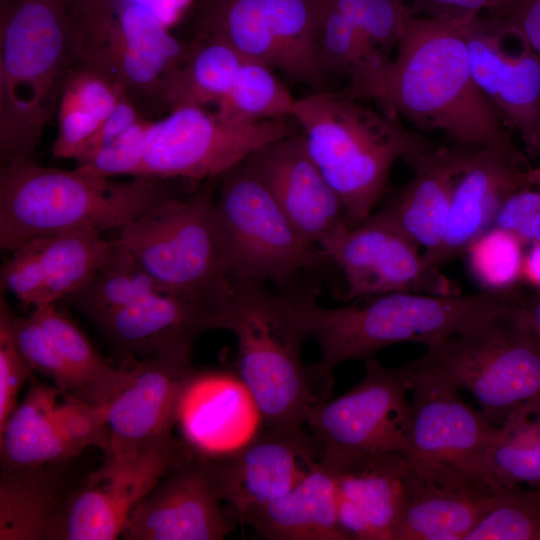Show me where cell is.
Segmentation results:
<instances>
[{
  "mask_svg": "<svg viewBox=\"0 0 540 540\" xmlns=\"http://www.w3.org/2000/svg\"><path fill=\"white\" fill-rule=\"evenodd\" d=\"M396 54L345 94L376 102L422 130L459 146L514 147L513 133L473 78L465 37L454 20L410 15Z\"/></svg>",
  "mask_w": 540,
  "mask_h": 540,
  "instance_id": "obj_1",
  "label": "cell"
},
{
  "mask_svg": "<svg viewBox=\"0 0 540 540\" xmlns=\"http://www.w3.org/2000/svg\"><path fill=\"white\" fill-rule=\"evenodd\" d=\"M522 296L511 287L468 295L394 292L327 308L310 291L280 294L292 318L320 346L321 358L310 368L322 398L330 394L338 364L370 359L401 342L431 346L481 325L516 305Z\"/></svg>",
  "mask_w": 540,
  "mask_h": 540,
  "instance_id": "obj_2",
  "label": "cell"
},
{
  "mask_svg": "<svg viewBox=\"0 0 540 540\" xmlns=\"http://www.w3.org/2000/svg\"><path fill=\"white\" fill-rule=\"evenodd\" d=\"M185 180L134 177L115 182L45 167L35 159L0 167V248L42 236L119 230L164 201L189 193Z\"/></svg>",
  "mask_w": 540,
  "mask_h": 540,
  "instance_id": "obj_3",
  "label": "cell"
},
{
  "mask_svg": "<svg viewBox=\"0 0 540 540\" xmlns=\"http://www.w3.org/2000/svg\"><path fill=\"white\" fill-rule=\"evenodd\" d=\"M76 62L63 0L0 3V166L34 159Z\"/></svg>",
  "mask_w": 540,
  "mask_h": 540,
  "instance_id": "obj_4",
  "label": "cell"
},
{
  "mask_svg": "<svg viewBox=\"0 0 540 540\" xmlns=\"http://www.w3.org/2000/svg\"><path fill=\"white\" fill-rule=\"evenodd\" d=\"M293 119L340 199L349 229L371 216L392 166L399 158L408 160L421 138L398 116L365 107L344 92L314 91L297 99Z\"/></svg>",
  "mask_w": 540,
  "mask_h": 540,
  "instance_id": "obj_5",
  "label": "cell"
},
{
  "mask_svg": "<svg viewBox=\"0 0 540 540\" xmlns=\"http://www.w3.org/2000/svg\"><path fill=\"white\" fill-rule=\"evenodd\" d=\"M233 293L218 316V329L237 341V375L252 396L262 429L289 434L306 425L321 398L301 347L308 337L264 284L233 281Z\"/></svg>",
  "mask_w": 540,
  "mask_h": 540,
  "instance_id": "obj_6",
  "label": "cell"
},
{
  "mask_svg": "<svg viewBox=\"0 0 540 540\" xmlns=\"http://www.w3.org/2000/svg\"><path fill=\"white\" fill-rule=\"evenodd\" d=\"M521 300L469 331L428 346L405 366L413 375L467 390L486 420L501 427L519 411L540 404V342Z\"/></svg>",
  "mask_w": 540,
  "mask_h": 540,
  "instance_id": "obj_7",
  "label": "cell"
},
{
  "mask_svg": "<svg viewBox=\"0 0 540 540\" xmlns=\"http://www.w3.org/2000/svg\"><path fill=\"white\" fill-rule=\"evenodd\" d=\"M215 179L164 201L119 229L116 239L161 292L205 307L218 322L234 285L214 224Z\"/></svg>",
  "mask_w": 540,
  "mask_h": 540,
  "instance_id": "obj_8",
  "label": "cell"
},
{
  "mask_svg": "<svg viewBox=\"0 0 540 540\" xmlns=\"http://www.w3.org/2000/svg\"><path fill=\"white\" fill-rule=\"evenodd\" d=\"M218 178L214 224L232 281L284 283L331 263L298 232L246 159Z\"/></svg>",
  "mask_w": 540,
  "mask_h": 540,
  "instance_id": "obj_9",
  "label": "cell"
},
{
  "mask_svg": "<svg viewBox=\"0 0 540 540\" xmlns=\"http://www.w3.org/2000/svg\"><path fill=\"white\" fill-rule=\"evenodd\" d=\"M293 118L242 125L196 105L148 121L145 177L191 182L218 178L265 145L298 132Z\"/></svg>",
  "mask_w": 540,
  "mask_h": 540,
  "instance_id": "obj_10",
  "label": "cell"
},
{
  "mask_svg": "<svg viewBox=\"0 0 540 540\" xmlns=\"http://www.w3.org/2000/svg\"><path fill=\"white\" fill-rule=\"evenodd\" d=\"M405 365L387 368L366 360L361 381L331 401L320 399L311 408L306 427L318 440L322 461L393 454L410 458L412 410Z\"/></svg>",
  "mask_w": 540,
  "mask_h": 540,
  "instance_id": "obj_11",
  "label": "cell"
},
{
  "mask_svg": "<svg viewBox=\"0 0 540 540\" xmlns=\"http://www.w3.org/2000/svg\"><path fill=\"white\" fill-rule=\"evenodd\" d=\"M408 372L413 392L408 462L413 473L440 486L489 488L483 478L484 466L501 428L468 406L455 387Z\"/></svg>",
  "mask_w": 540,
  "mask_h": 540,
  "instance_id": "obj_12",
  "label": "cell"
},
{
  "mask_svg": "<svg viewBox=\"0 0 540 540\" xmlns=\"http://www.w3.org/2000/svg\"><path fill=\"white\" fill-rule=\"evenodd\" d=\"M107 441L106 405L33 381L0 428L1 470L66 463Z\"/></svg>",
  "mask_w": 540,
  "mask_h": 540,
  "instance_id": "obj_13",
  "label": "cell"
},
{
  "mask_svg": "<svg viewBox=\"0 0 540 540\" xmlns=\"http://www.w3.org/2000/svg\"><path fill=\"white\" fill-rule=\"evenodd\" d=\"M319 248L344 274L346 300L394 292L457 294L440 268L419 254L416 243L372 215L362 225L346 228Z\"/></svg>",
  "mask_w": 540,
  "mask_h": 540,
  "instance_id": "obj_14",
  "label": "cell"
},
{
  "mask_svg": "<svg viewBox=\"0 0 540 540\" xmlns=\"http://www.w3.org/2000/svg\"><path fill=\"white\" fill-rule=\"evenodd\" d=\"M213 458L195 449L174 466L130 515L127 540H220L237 521L223 506Z\"/></svg>",
  "mask_w": 540,
  "mask_h": 540,
  "instance_id": "obj_15",
  "label": "cell"
},
{
  "mask_svg": "<svg viewBox=\"0 0 540 540\" xmlns=\"http://www.w3.org/2000/svg\"><path fill=\"white\" fill-rule=\"evenodd\" d=\"M539 184L540 167H531L517 146L469 148L453 183L443 242L425 260L440 268L468 251L492 230L512 194Z\"/></svg>",
  "mask_w": 540,
  "mask_h": 540,
  "instance_id": "obj_16",
  "label": "cell"
},
{
  "mask_svg": "<svg viewBox=\"0 0 540 540\" xmlns=\"http://www.w3.org/2000/svg\"><path fill=\"white\" fill-rule=\"evenodd\" d=\"M124 361L131 376L106 404L108 441L104 461L96 469L100 472L133 462L173 434L184 391L196 369L150 358Z\"/></svg>",
  "mask_w": 540,
  "mask_h": 540,
  "instance_id": "obj_17",
  "label": "cell"
},
{
  "mask_svg": "<svg viewBox=\"0 0 540 540\" xmlns=\"http://www.w3.org/2000/svg\"><path fill=\"white\" fill-rule=\"evenodd\" d=\"M454 21L465 37L476 85L527 153L540 156V56L522 43L519 50L508 51L505 36L489 16Z\"/></svg>",
  "mask_w": 540,
  "mask_h": 540,
  "instance_id": "obj_18",
  "label": "cell"
},
{
  "mask_svg": "<svg viewBox=\"0 0 540 540\" xmlns=\"http://www.w3.org/2000/svg\"><path fill=\"white\" fill-rule=\"evenodd\" d=\"M194 449L173 434L133 462L95 470L76 484L68 501L62 540H113L158 482Z\"/></svg>",
  "mask_w": 540,
  "mask_h": 540,
  "instance_id": "obj_19",
  "label": "cell"
},
{
  "mask_svg": "<svg viewBox=\"0 0 540 540\" xmlns=\"http://www.w3.org/2000/svg\"><path fill=\"white\" fill-rule=\"evenodd\" d=\"M321 454L318 440L304 428L289 434L262 429L239 450L212 458L221 496L238 521L300 483Z\"/></svg>",
  "mask_w": 540,
  "mask_h": 540,
  "instance_id": "obj_20",
  "label": "cell"
},
{
  "mask_svg": "<svg viewBox=\"0 0 540 540\" xmlns=\"http://www.w3.org/2000/svg\"><path fill=\"white\" fill-rule=\"evenodd\" d=\"M111 350L127 359L190 366L197 338L217 329L216 315L186 298L154 293L94 324Z\"/></svg>",
  "mask_w": 540,
  "mask_h": 540,
  "instance_id": "obj_21",
  "label": "cell"
},
{
  "mask_svg": "<svg viewBox=\"0 0 540 540\" xmlns=\"http://www.w3.org/2000/svg\"><path fill=\"white\" fill-rule=\"evenodd\" d=\"M298 232L320 246L347 227L340 199L311 159L301 132L246 158Z\"/></svg>",
  "mask_w": 540,
  "mask_h": 540,
  "instance_id": "obj_22",
  "label": "cell"
},
{
  "mask_svg": "<svg viewBox=\"0 0 540 540\" xmlns=\"http://www.w3.org/2000/svg\"><path fill=\"white\" fill-rule=\"evenodd\" d=\"M320 462L334 477L338 521L346 540H394L412 474L409 462L393 454Z\"/></svg>",
  "mask_w": 540,
  "mask_h": 540,
  "instance_id": "obj_23",
  "label": "cell"
},
{
  "mask_svg": "<svg viewBox=\"0 0 540 540\" xmlns=\"http://www.w3.org/2000/svg\"><path fill=\"white\" fill-rule=\"evenodd\" d=\"M468 149L434 147L421 138L408 159L412 179L384 208L371 214L424 247L425 259L443 242L453 183Z\"/></svg>",
  "mask_w": 540,
  "mask_h": 540,
  "instance_id": "obj_24",
  "label": "cell"
},
{
  "mask_svg": "<svg viewBox=\"0 0 540 540\" xmlns=\"http://www.w3.org/2000/svg\"><path fill=\"white\" fill-rule=\"evenodd\" d=\"M66 463L1 470L0 540H62L76 483Z\"/></svg>",
  "mask_w": 540,
  "mask_h": 540,
  "instance_id": "obj_25",
  "label": "cell"
},
{
  "mask_svg": "<svg viewBox=\"0 0 540 540\" xmlns=\"http://www.w3.org/2000/svg\"><path fill=\"white\" fill-rule=\"evenodd\" d=\"M269 540H346L338 521L336 485L319 461L284 495L245 512L239 520Z\"/></svg>",
  "mask_w": 540,
  "mask_h": 540,
  "instance_id": "obj_26",
  "label": "cell"
},
{
  "mask_svg": "<svg viewBox=\"0 0 540 540\" xmlns=\"http://www.w3.org/2000/svg\"><path fill=\"white\" fill-rule=\"evenodd\" d=\"M493 492L476 484L436 485L412 471L394 540H465L488 511Z\"/></svg>",
  "mask_w": 540,
  "mask_h": 540,
  "instance_id": "obj_27",
  "label": "cell"
},
{
  "mask_svg": "<svg viewBox=\"0 0 540 540\" xmlns=\"http://www.w3.org/2000/svg\"><path fill=\"white\" fill-rule=\"evenodd\" d=\"M124 95H127L124 89L114 80L77 61L60 97L52 156L79 160Z\"/></svg>",
  "mask_w": 540,
  "mask_h": 540,
  "instance_id": "obj_28",
  "label": "cell"
},
{
  "mask_svg": "<svg viewBox=\"0 0 540 540\" xmlns=\"http://www.w3.org/2000/svg\"><path fill=\"white\" fill-rule=\"evenodd\" d=\"M184 62L167 78L161 110L181 105L215 106L229 92L244 59L222 39L196 34Z\"/></svg>",
  "mask_w": 540,
  "mask_h": 540,
  "instance_id": "obj_29",
  "label": "cell"
},
{
  "mask_svg": "<svg viewBox=\"0 0 540 540\" xmlns=\"http://www.w3.org/2000/svg\"><path fill=\"white\" fill-rule=\"evenodd\" d=\"M30 315L50 335L74 375L79 398L106 405L128 384L131 376L129 366H112L81 328L56 304L33 308Z\"/></svg>",
  "mask_w": 540,
  "mask_h": 540,
  "instance_id": "obj_30",
  "label": "cell"
},
{
  "mask_svg": "<svg viewBox=\"0 0 540 540\" xmlns=\"http://www.w3.org/2000/svg\"><path fill=\"white\" fill-rule=\"evenodd\" d=\"M192 29L194 35L222 39L243 58L282 69L280 47L262 0H199Z\"/></svg>",
  "mask_w": 540,
  "mask_h": 540,
  "instance_id": "obj_31",
  "label": "cell"
},
{
  "mask_svg": "<svg viewBox=\"0 0 540 540\" xmlns=\"http://www.w3.org/2000/svg\"><path fill=\"white\" fill-rule=\"evenodd\" d=\"M161 292L131 252L117 239L88 281L64 301L93 325L107 315Z\"/></svg>",
  "mask_w": 540,
  "mask_h": 540,
  "instance_id": "obj_32",
  "label": "cell"
},
{
  "mask_svg": "<svg viewBox=\"0 0 540 540\" xmlns=\"http://www.w3.org/2000/svg\"><path fill=\"white\" fill-rule=\"evenodd\" d=\"M34 241L44 285V305L57 304L81 288L108 255L112 240L89 232L42 236ZM43 306V305H42Z\"/></svg>",
  "mask_w": 540,
  "mask_h": 540,
  "instance_id": "obj_33",
  "label": "cell"
},
{
  "mask_svg": "<svg viewBox=\"0 0 540 540\" xmlns=\"http://www.w3.org/2000/svg\"><path fill=\"white\" fill-rule=\"evenodd\" d=\"M262 3L280 47L281 72L314 91L325 90L315 49L320 0H262Z\"/></svg>",
  "mask_w": 540,
  "mask_h": 540,
  "instance_id": "obj_34",
  "label": "cell"
},
{
  "mask_svg": "<svg viewBox=\"0 0 540 540\" xmlns=\"http://www.w3.org/2000/svg\"><path fill=\"white\" fill-rule=\"evenodd\" d=\"M488 453L484 482L492 490L540 485V404L511 416Z\"/></svg>",
  "mask_w": 540,
  "mask_h": 540,
  "instance_id": "obj_35",
  "label": "cell"
},
{
  "mask_svg": "<svg viewBox=\"0 0 540 540\" xmlns=\"http://www.w3.org/2000/svg\"><path fill=\"white\" fill-rule=\"evenodd\" d=\"M297 99L269 65L244 58L227 95L215 106L224 119L242 125L293 118Z\"/></svg>",
  "mask_w": 540,
  "mask_h": 540,
  "instance_id": "obj_36",
  "label": "cell"
},
{
  "mask_svg": "<svg viewBox=\"0 0 540 540\" xmlns=\"http://www.w3.org/2000/svg\"><path fill=\"white\" fill-rule=\"evenodd\" d=\"M315 49L324 78L347 74L350 84L388 58L327 0H320Z\"/></svg>",
  "mask_w": 540,
  "mask_h": 540,
  "instance_id": "obj_37",
  "label": "cell"
},
{
  "mask_svg": "<svg viewBox=\"0 0 540 540\" xmlns=\"http://www.w3.org/2000/svg\"><path fill=\"white\" fill-rule=\"evenodd\" d=\"M465 540H540V485L501 487Z\"/></svg>",
  "mask_w": 540,
  "mask_h": 540,
  "instance_id": "obj_38",
  "label": "cell"
},
{
  "mask_svg": "<svg viewBox=\"0 0 540 540\" xmlns=\"http://www.w3.org/2000/svg\"><path fill=\"white\" fill-rule=\"evenodd\" d=\"M0 328L7 331L34 372L48 378L63 392L79 397L76 379L50 335L31 315H16L3 293L0 298Z\"/></svg>",
  "mask_w": 540,
  "mask_h": 540,
  "instance_id": "obj_39",
  "label": "cell"
},
{
  "mask_svg": "<svg viewBox=\"0 0 540 540\" xmlns=\"http://www.w3.org/2000/svg\"><path fill=\"white\" fill-rule=\"evenodd\" d=\"M149 118L143 117L127 130L100 143L76 161L78 171L98 178L145 177L146 132Z\"/></svg>",
  "mask_w": 540,
  "mask_h": 540,
  "instance_id": "obj_40",
  "label": "cell"
},
{
  "mask_svg": "<svg viewBox=\"0 0 540 540\" xmlns=\"http://www.w3.org/2000/svg\"><path fill=\"white\" fill-rule=\"evenodd\" d=\"M327 1L384 53L396 47L411 15L401 0Z\"/></svg>",
  "mask_w": 540,
  "mask_h": 540,
  "instance_id": "obj_41",
  "label": "cell"
},
{
  "mask_svg": "<svg viewBox=\"0 0 540 540\" xmlns=\"http://www.w3.org/2000/svg\"><path fill=\"white\" fill-rule=\"evenodd\" d=\"M522 243L513 235L492 229L468 251H473L476 268L495 288L511 287L523 269Z\"/></svg>",
  "mask_w": 540,
  "mask_h": 540,
  "instance_id": "obj_42",
  "label": "cell"
},
{
  "mask_svg": "<svg viewBox=\"0 0 540 540\" xmlns=\"http://www.w3.org/2000/svg\"><path fill=\"white\" fill-rule=\"evenodd\" d=\"M1 292H11L25 307L44 305V285L33 240L11 251L0 268Z\"/></svg>",
  "mask_w": 540,
  "mask_h": 540,
  "instance_id": "obj_43",
  "label": "cell"
},
{
  "mask_svg": "<svg viewBox=\"0 0 540 540\" xmlns=\"http://www.w3.org/2000/svg\"><path fill=\"white\" fill-rule=\"evenodd\" d=\"M412 15L458 20L470 15H487L503 20L520 0H401Z\"/></svg>",
  "mask_w": 540,
  "mask_h": 540,
  "instance_id": "obj_44",
  "label": "cell"
},
{
  "mask_svg": "<svg viewBox=\"0 0 540 540\" xmlns=\"http://www.w3.org/2000/svg\"><path fill=\"white\" fill-rule=\"evenodd\" d=\"M33 372L7 331L0 328V428L18 406L19 392Z\"/></svg>",
  "mask_w": 540,
  "mask_h": 540,
  "instance_id": "obj_45",
  "label": "cell"
},
{
  "mask_svg": "<svg viewBox=\"0 0 540 540\" xmlns=\"http://www.w3.org/2000/svg\"><path fill=\"white\" fill-rule=\"evenodd\" d=\"M494 20L502 35L517 39L540 56V0H520L503 20Z\"/></svg>",
  "mask_w": 540,
  "mask_h": 540,
  "instance_id": "obj_46",
  "label": "cell"
},
{
  "mask_svg": "<svg viewBox=\"0 0 540 540\" xmlns=\"http://www.w3.org/2000/svg\"><path fill=\"white\" fill-rule=\"evenodd\" d=\"M533 187L515 192L504 202L492 229L516 236L519 230L540 210V188Z\"/></svg>",
  "mask_w": 540,
  "mask_h": 540,
  "instance_id": "obj_47",
  "label": "cell"
},
{
  "mask_svg": "<svg viewBox=\"0 0 540 540\" xmlns=\"http://www.w3.org/2000/svg\"><path fill=\"white\" fill-rule=\"evenodd\" d=\"M153 12L171 30L185 16L194 0H132Z\"/></svg>",
  "mask_w": 540,
  "mask_h": 540,
  "instance_id": "obj_48",
  "label": "cell"
},
{
  "mask_svg": "<svg viewBox=\"0 0 540 540\" xmlns=\"http://www.w3.org/2000/svg\"><path fill=\"white\" fill-rule=\"evenodd\" d=\"M521 308L540 342V290L531 295L524 294L521 300Z\"/></svg>",
  "mask_w": 540,
  "mask_h": 540,
  "instance_id": "obj_49",
  "label": "cell"
},
{
  "mask_svg": "<svg viewBox=\"0 0 540 540\" xmlns=\"http://www.w3.org/2000/svg\"><path fill=\"white\" fill-rule=\"evenodd\" d=\"M522 273L540 288V243L533 244L523 261Z\"/></svg>",
  "mask_w": 540,
  "mask_h": 540,
  "instance_id": "obj_50",
  "label": "cell"
},
{
  "mask_svg": "<svg viewBox=\"0 0 540 540\" xmlns=\"http://www.w3.org/2000/svg\"><path fill=\"white\" fill-rule=\"evenodd\" d=\"M523 243H540V210L519 230L515 236Z\"/></svg>",
  "mask_w": 540,
  "mask_h": 540,
  "instance_id": "obj_51",
  "label": "cell"
},
{
  "mask_svg": "<svg viewBox=\"0 0 540 540\" xmlns=\"http://www.w3.org/2000/svg\"><path fill=\"white\" fill-rule=\"evenodd\" d=\"M5 0H0V3H3Z\"/></svg>",
  "mask_w": 540,
  "mask_h": 540,
  "instance_id": "obj_52",
  "label": "cell"
}]
</instances>
